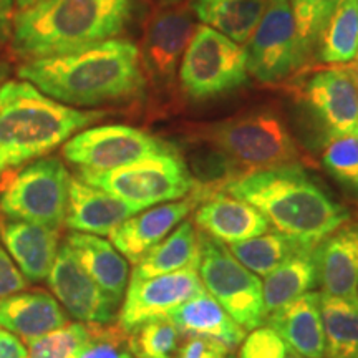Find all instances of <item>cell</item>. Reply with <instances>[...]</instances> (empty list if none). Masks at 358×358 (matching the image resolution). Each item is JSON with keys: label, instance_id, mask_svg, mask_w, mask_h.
<instances>
[{"label": "cell", "instance_id": "1", "mask_svg": "<svg viewBox=\"0 0 358 358\" xmlns=\"http://www.w3.org/2000/svg\"><path fill=\"white\" fill-rule=\"evenodd\" d=\"M17 75L47 96L75 106L127 100L145 88L140 48L111 38L87 50L27 60Z\"/></svg>", "mask_w": 358, "mask_h": 358}, {"label": "cell", "instance_id": "2", "mask_svg": "<svg viewBox=\"0 0 358 358\" xmlns=\"http://www.w3.org/2000/svg\"><path fill=\"white\" fill-rule=\"evenodd\" d=\"M224 191L254 206L274 231L306 248L315 249L350 221L345 206L337 203L301 164L245 174Z\"/></svg>", "mask_w": 358, "mask_h": 358}, {"label": "cell", "instance_id": "3", "mask_svg": "<svg viewBox=\"0 0 358 358\" xmlns=\"http://www.w3.org/2000/svg\"><path fill=\"white\" fill-rule=\"evenodd\" d=\"M131 0H42L13 17V52L27 60L66 55L118 37Z\"/></svg>", "mask_w": 358, "mask_h": 358}, {"label": "cell", "instance_id": "4", "mask_svg": "<svg viewBox=\"0 0 358 358\" xmlns=\"http://www.w3.org/2000/svg\"><path fill=\"white\" fill-rule=\"evenodd\" d=\"M105 115L66 106L25 80L2 83L0 173L48 155Z\"/></svg>", "mask_w": 358, "mask_h": 358}, {"label": "cell", "instance_id": "5", "mask_svg": "<svg viewBox=\"0 0 358 358\" xmlns=\"http://www.w3.org/2000/svg\"><path fill=\"white\" fill-rule=\"evenodd\" d=\"M231 164L237 179L262 169L299 164L301 150L289 128L271 111H252L192 131Z\"/></svg>", "mask_w": 358, "mask_h": 358}, {"label": "cell", "instance_id": "6", "mask_svg": "<svg viewBox=\"0 0 358 358\" xmlns=\"http://www.w3.org/2000/svg\"><path fill=\"white\" fill-rule=\"evenodd\" d=\"M77 176L140 211L166 201L186 198L194 189V178L178 150L148 156L105 173L78 171Z\"/></svg>", "mask_w": 358, "mask_h": 358}, {"label": "cell", "instance_id": "7", "mask_svg": "<svg viewBox=\"0 0 358 358\" xmlns=\"http://www.w3.org/2000/svg\"><path fill=\"white\" fill-rule=\"evenodd\" d=\"M248 57L241 43L199 25L179 64V83L191 100L226 95L248 82Z\"/></svg>", "mask_w": 358, "mask_h": 358}, {"label": "cell", "instance_id": "8", "mask_svg": "<svg viewBox=\"0 0 358 358\" xmlns=\"http://www.w3.org/2000/svg\"><path fill=\"white\" fill-rule=\"evenodd\" d=\"M198 274L211 297L244 330H254L267 319L262 280L245 268L221 241L198 229Z\"/></svg>", "mask_w": 358, "mask_h": 358}, {"label": "cell", "instance_id": "9", "mask_svg": "<svg viewBox=\"0 0 358 358\" xmlns=\"http://www.w3.org/2000/svg\"><path fill=\"white\" fill-rule=\"evenodd\" d=\"M70 174L58 158H43L20 169L0 192V214L60 229L69 206Z\"/></svg>", "mask_w": 358, "mask_h": 358}, {"label": "cell", "instance_id": "10", "mask_svg": "<svg viewBox=\"0 0 358 358\" xmlns=\"http://www.w3.org/2000/svg\"><path fill=\"white\" fill-rule=\"evenodd\" d=\"M171 151H176V148L140 128L105 124L71 136L65 143L62 155L78 171L105 173L148 156Z\"/></svg>", "mask_w": 358, "mask_h": 358}, {"label": "cell", "instance_id": "11", "mask_svg": "<svg viewBox=\"0 0 358 358\" xmlns=\"http://www.w3.org/2000/svg\"><path fill=\"white\" fill-rule=\"evenodd\" d=\"M248 73L262 83H279L306 60L289 0H266L262 17L244 43Z\"/></svg>", "mask_w": 358, "mask_h": 358}, {"label": "cell", "instance_id": "12", "mask_svg": "<svg viewBox=\"0 0 358 358\" xmlns=\"http://www.w3.org/2000/svg\"><path fill=\"white\" fill-rule=\"evenodd\" d=\"M194 32L196 15L189 0L151 10L145 22L140 48L145 77L158 87L171 85Z\"/></svg>", "mask_w": 358, "mask_h": 358}, {"label": "cell", "instance_id": "13", "mask_svg": "<svg viewBox=\"0 0 358 358\" xmlns=\"http://www.w3.org/2000/svg\"><path fill=\"white\" fill-rule=\"evenodd\" d=\"M204 285L198 268H182L171 274L133 279L129 282L118 317V327L129 332L148 320L164 319L189 299L203 292Z\"/></svg>", "mask_w": 358, "mask_h": 358}, {"label": "cell", "instance_id": "14", "mask_svg": "<svg viewBox=\"0 0 358 358\" xmlns=\"http://www.w3.org/2000/svg\"><path fill=\"white\" fill-rule=\"evenodd\" d=\"M47 280L58 302L73 319L92 325H106L116 319L118 303L87 274L65 241L58 248Z\"/></svg>", "mask_w": 358, "mask_h": 358}, {"label": "cell", "instance_id": "15", "mask_svg": "<svg viewBox=\"0 0 358 358\" xmlns=\"http://www.w3.org/2000/svg\"><path fill=\"white\" fill-rule=\"evenodd\" d=\"M302 95L325 124L329 136H358V73L355 70L317 71L303 85Z\"/></svg>", "mask_w": 358, "mask_h": 358}, {"label": "cell", "instance_id": "16", "mask_svg": "<svg viewBox=\"0 0 358 358\" xmlns=\"http://www.w3.org/2000/svg\"><path fill=\"white\" fill-rule=\"evenodd\" d=\"M201 204L191 194L189 198L150 208L145 213H136L111 231L110 239L116 250L131 264H138L143 257L171 234L189 214Z\"/></svg>", "mask_w": 358, "mask_h": 358}, {"label": "cell", "instance_id": "17", "mask_svg": "<svg viewBox=\"0 0 358 358\" xmlns=\"http://www.w3.org/2000/svg\"><path fill=\"white\" fill-rule=\"evenodd\" d=\"M136 213H140V209L134 206L88 185L78 176H70L65 226L71 231L110 236L111 231Z\"/></svg>", "mask_w": 358, "mask_h": 358}, {"label": "cell", "instance_id": "18", "mask_svg": "<svg viewBox=\"0 0 358 358\" xmlns=\"http://www.w3.org/2000/svg\"><path fill=\"white\" fill-rule=\"evenodd\" d=\"M196 229L206 232L222 244H234L268 232V221L254 206L226 194L214 192L194 209Z\"/></svg>", "mask_w": 358, "mask_h": 358}, {"label": "cell", "instance_id": "19", "mask_svg": "<svg viewBox=\"0 0 358 358\" xmlns=\"http://www.w3.org/2000/svg\"><path fill=\"white\" fill-rule=\"evenodd\" d=\"M322 294L358 297V221L345 222L315 248Z\"/></svg>", "mask_w": 358, "mask_h": 358}, {"label": "cell", "instance_id": "20", "mask_svg": "<svg viewBox=\"0 0 358 358\" xmlns=\"http://www.w3.org/2000/svg\"><path fill=\"white\" fill-rule=\"evenodd\" d=\"M58 237V229L52 227L10 217L0 219V239L25 279L32 282L45 280L50 274L60 248Z\"/></svg>", "mask_w": 358, "mask_h": 358}, {"label": "cell", "instance_id": "21", "mask_svg": "<svg viewBox=\"0 0 358 358\" xmlns=\"http://www.w3.org/2000/svg\"><path fill=\"white\" fill-rule=\"evenodd\" d=\"M268 327L303 358H325V334L320 294L307 292L267 315Z\"/></svg>", "mask_w": 358, "mask_h": 358}, {"label": "cell", "instance_id": "22", "mask_svg": "<svg viewBox=\"0 0 358 358\" xmlns=\"http://www.w3.org/2000/svg\"><path fill=\"white\" fill-rule=\"evenodd\" d=\"M65 244L75 254L87 274L96 282L108 297L118 303L123 301L128 284V261L116 250L113 244L100 236L70 232Z\"/></svg>", "mask_w": 358, "mask_h": 358}, {"label": "cell", "instance_id": "23", "mask_svg": "<svg viewBox=\"0 0 358 358\" xmlns=\"http://www.w3.org/2000/svg\"><path fill=\"white\" fill-rule=\"evenodd\" d=\"M168 319L174 322L181 334L216 340L227 350H234L245 338L243 327L206 290L169 312Z\"/></svg>", "mask_w": 358, "mask_h": 358}, {"label": "cell", "instance_id": "24", "mask_svg": "<svg viewBox=\"0 0 358 358\" xmlns=\"http://www.w3.org/2000/svg\"><path fill=\"white\" fill-rule=\"evenodd\" d=\"M65 324L66 315L50 294L17 292L0 299V325L25 340L42 337Z\"/></svg>", "mask_w": 358, "mask_h": 358}, {"label": "cell", "instance_id": "25", "mask_svg": "<svg viewBox=\"0 0 358 358\" xmlns=\"http://www.w3.org/2000/svg\"><path fill=\"white\" fill-rule=\"evenodd\" d=\"M199 241L194 222L182 221L171 234L156 244L140 262L134 264L133 279L171 274L199 264Z\"/></svg>", "mask_w": 358, "mask_h": 358}, {"label": "cell", "instance_id": "26", "mask_svg": "<svg viewBox=\"0 0 358 358\" xmlns=\"http://www.w3.org/2000/svg\"><path fill=\"white\" fill-rule=\"evenodd\" d=\"M319 285L317 280L315 249L303 248L280 264L262 282L264 306L267 315L301 295L312 292Z\"/></svg>", "mask_w": 358, "mask_h": 358}, {"label": "cell", "instance_id": "27", "mask_svg": "<svg viewBox=\"0 0 358 358\" xmlns=\"http://www.w3.org/2000/svg\"><path fill=\"white\" fill-rule=\"evenodd\" d=\"M196 19L237 43H245L261 20L266 0H189Z\"/></svg>", "mask_w": 358, "mask_h": 358}, {"label": "cell", "instance_id": "28", "mask_svg": "<svg viewBox=\"0 0 358 358\" xmlns=\"http://www.w3.org/2000/svg\"><path fill=\"white\" fill-rule=\"evenodd\" d=\"M319 60L329 65L352 64L358 57V0H337L317 38Z\"/></svg>", "mask_w": 358, "mask_h": 358}, {"label": "cell", "instance_id": "29", "mask_svg": "<svg viewBox=\"0 0 358 358\" xmlns=\"http://www.w3.org/2000/svg\"><path fill=\"white\" fill-rule=\"evenodd\" d=\"M327 358H358V297L320 294Z\"/></svg>", "mask_w": 358, "mask_h": 358}, {"label": "cell", "instance_id": "30", "mask_svg": "<svg viewBox=\"0 0 358 358\" xmlns=\"http://www.w3.org/2000/svg\"><path fill=\"white\" fill-rule=\"evenodd\" d=\"M303 248L306 245L295 243L294 239L280 232L268 231L252 239L229 244L227 249L250 272H254L257 277H267L280 264H284L290 256Z\"/></svg>", "mask_w": 358, "mask_h": 358}, {"label": "cell", "instance_id": "31", "mask_svg": "<svg viewBox=\"0 0 358 358\" xmlns=\"http://www.w3.org/2000/svg\"><path fill=\"white\" fill-rule=\"evenodd\" d=\"M181 330L168 317L148 320L129 330L127 348L134 358H174Z\"/></svg>", "mask_w": 358, "mask_h": 358}, {"label": "cell", "instance_id": "32", "mask_svg": "<svg viewBox=\"0 0 358 358\" xmlns=\"http://www.w3.org/2000/svg\"><path fill=\"white\" fill-rule=\"evenodd\" d=\"M92 324H65L42 337L27 340L29 358H75L93 334Z\"/></svg>", "mask_w": 358, "mask_h": 358}, {"label": "cell", "instance_id": "33", "mask_svg": "<svg viewBox=\"0 0 358 358\" xmlns=\"http://www.w3.org/2000/svg\"><path fill=\"white\" fill-rule=\"evenodd\" d=\"M322 164L342 185L358 189V136H329Z\"/></svg>", "mask_w": 358, "mask_h": 358}, {"label": "cell", "instance_id": "34", "mask_svg": "<svg viewBox=\"0 0 358 358\" xmlns=\"http://www.w3.org/2000/svg\"><path fill=\"white\" fill-rule=\"evenodd\" d=\"M302 48L308 55L337 0H289Z\"/></svg>", "mask_w": 358, "mask_h": 358}, {"label": "cell", "instance_id": "35", "mask_svg": "<svg viewBox=\"0 0 358 358\" xmlns=\"http://www.w3.org/2000/svg\"><path fill=\"white\" fill-rule=\"evenodd\" d=\"M239 358H303L282 340L272 327L261 325L244 338Z\"/></svg>", "mask_w": 358, "mask_h": 358}, {"label": "cell", "instance_id": "36", "mask_svg": "<svg viewBox=\"0 0 358 358\" xmlns=\"http://www.w3.org/2000/svg\"><path fill=\"white\" fill-rule=\"evenodd\" d=\"M124 332L118 330H106L103 325L93 327V334L82 350L75 358H127L128 348H124Z\"/></svg>", "mask_w": 358, "mask_h": 358}, {"label": "cell", "instance_id": "37", "mask_svg": "<svg viewBox=\"0 0 358 358\" xmlns=\"http://www.w3.org/2000/svg\"><path fill=\"white\" fill-rule=\"evenodd\" d=\"M229 352L231 350H227L226 347L221 345L216 340L191 335L178 348L174 358H231Z\"/></svg>", "mask_w": 358, "mask_h": 358}, {"label": "cell", "instance_id": "38", "mask_svg": "<svg viewBox=\"0 0 358 358\" xmlns=\"http://www.w3.org/2000/svg\"><path fill=\"white\" fill-rule=\"evenodd\" d=\"M27 287L25 275L12 262V259L0 245V299H6Z\"/></svg>", "mask_w": 358, "mask_h": 358}, {"label": "cell", "instance_id": "39", "mask_svg": "<svg viewBox=\"0 0 358 358\" xmlns=\"http://www.w3.org/2000/svg\"><path fill=\"white\" fill-rule=\"evenodd\" d=\"M0 358H29V353L15 335L0 332Z\"/></svg>", "mask_w": 358, "mask_h": 358}, {"label": "cell", "instance_id": "40", "mask_svg": "<svg viewBox=\"0 0 358 358\" xmlns=\"http://www.w3.org/2000/svg\"><path fill=\"white\" fill-rule=\"evenodd\" d=\"M13 3L12 0H0V40L12 37L13 29Z\"/></svg>", "mask_w": 358, "mask_h": 358}, {"label": "cell", "instance_id": "41", "mask_svg": "<svg viewBox=\"0 0 358 358\" xmlns=\"http://www.w3.org/2000/svg\"><path fill=\"white\" fill-rule=\"evenodd\" d=\"M145 2L155 10V8H164V7L176 6V3L185 2V0H145Z\"/></svg>", "mask_w": 358, "mask_h": 358}, {"label": "cell", "instance_id": "42", "mask_svg": "<svg viewBox=\"0 0 358 358\" xmlns=\"http://www.w3.org/2000/svg\"><path fill=\"white\" fill-rule=\"evenodd\" d=\"M8 75H10V66H8L7 60L2 57V50H0V85L6 82Z\"/></svg>", "mask_w": 358, "mask_h": 358}, {"label": "cell", "instance_id": "43", "mask_svg": "<svg viewBox=\"0 0 358 358\" xmlns=\"http://www.w3.org/2000/svg\"><path fill=\"white\" fill-rule=\"evenodd\" d=\"M38 2H42V0H15L17 8H19V10H24V8L32 7V6H35V3H38Z\"/></svg>", "mask_w": 358, "mask_h": 358}, {"label": "cell", "instance_id": "44", "mask_svg": "<svg viewBox=\"0 0 358 358\" xmlns=\"http://www.w3.org/2000/svg\"><path fill=\"white\" fill-rule=\"evenodd\" d=\"M355 71L358 73V57H357V69H355Z\"/></svg>", "mask_w": 358, "mask_h": 358}, {"label": "cell", "instance_id": "45", "mask_svg": "<svg viewBox=\"0 0 358 358\" xmlns=\"http://www.w3.org/2000/svg\"><path fill=\"white\" fill-rule=\"evenodd\" d=\"M127 358H133V357H131V355H128V357H127Z\"/></svg>", "mask_w": 358, "mask_h": 358}]
</instances>
